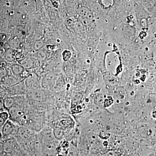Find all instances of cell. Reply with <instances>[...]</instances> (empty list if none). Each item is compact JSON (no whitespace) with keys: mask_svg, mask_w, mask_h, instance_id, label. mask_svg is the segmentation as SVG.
Masks as SVG:
<instances>
[{"mask_svg":"<svg viewBox=\"0 0 156 156\" xmlns=\"http://www.w3.org/2000/svg\"><path fill=\"white\" fill-rule=\"evenodd\" d=\"M16 130V126L11 120H7V122L4 124L1 128L2 136H9L14 134Z\"/></svg>","mask_w":156,"mask_h":156,"instance_id":"1","label":"cell"},{"mask_svg":"<svg viewBox=\"0 0 156 156\" xmlns=\"http://www.w3.org/2000/svg\"><path fill=\"white\" fill-rule=\"evenodd\" d=\"M3 103L4 108L8 111L12 106H14L15 100L14 98L7 97L3 100Z\"/></svg>","mask_w":156,"mask_h":156,"instance_id":"2","label":"cell"},{"mask_svg":"<svg viewBox=\"0 0 156 156\" xmlns=\"http://www.w3.org/2000/svg\"><path fill=\"white\" fill-rule=\"evenodd\" d=\"M9 119V115L8 112L5 111L0 112V128H2L4 124Z\"/></svg>","mask_w":156,"mask_h":156,"instance_id":"3","label":"cell"},{"mask_svg":"<svg viewBox=\"0 0 156 156\" xmlns=\"http://www.w3.org/2000/svg\"><path fill=\"white\" fill-rule=\"evenodd\" d=\"M4 109H5V108H4L2 101V102H0V112L3 111Z\"/></svg>","mask_w":156,"mask_h":156,"instance_id":"4","label":"cell"},{"mask_svg":"<svg viewBox=\"0 0 156 156\" xmlns=\"http://www.w3.org/2000/svg\"><path fill=\"white\" fill-rule=\"evenodd\" d=\"M2 137V131H1V128H0V138Z\"/></svg>","mask_w":156,"mask_h":156,"instance_id":"5","label":"cell"},{"mask_svg":"<svg viewBox=\"0 0 156 156\" xmlns=\"http://www.w3.org/2000/svg\"><path fill=\"white\" fill-rule=\"evenodd\" d=\"M3 101L2 99V98H1V97H0V102H2V101Z\"/></svg>","mask_w":156,"mask_h":156,"instance_id":"6","label":"cell"}]
</instances>
